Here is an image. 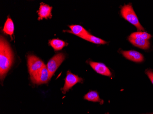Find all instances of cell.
Returning a JSON list of instances; mask_svg holds the SVG:
<instances>
[{"instance_id": "obj_11", "label": "cell", "mask_w": 153, "mask_h": 114, "mask_svg": "<svg viewBox=\"0 0 153 114\" xmlns=\"http://www.w3.org/2000/svg\"><path fill=\"white\" fill-rule=\"evenodd\" d=\"M128 40L134 46L143 49H148L150 46V43L148 40L130 37H129Z\"/></svg>"}, {"instance_id": "obj_14", "label": "cell", "mask_w": 153, "mask_h": 114, "mask_svg": "<svg viewBox=\"0 0 153 114\" xmlns=\"http://www.w3.org/2000/svg\"><path fill=\"white\" fill-rule=\"evenodd\" d=\"M84 99L92 102H101L102 101L100 98L98 93L95 91H91L88 93L84 96Z\"/></svg>"}, {"instance_id": "obj_6", "label": "cell", "mask_w": 153, "mask_h": 114, "mask_svg": "<svg viewBox=\"0 0 153 114\" xmlns=\"http://www.w3.org/2000/svg\"><path fill=\"white\" fill-rule=\"evenodd\" d=\"M83 79L81 78H80L78 75L73 74L70 71H68L65 78L64 87L62 89V93L65 94L66 92L71 89L76 84L78 83H81Z\"/></svg>"}, {"instance_id": "obj_3", "label": "cell", "mask_w": 153, "mask_h": 114, "mask_svg": "<svg viewBox=\"0 0 153 114\" xmlns=\"http://www.w3.org/2000/svg\"><path fill=\"white\" fill-rule=\"evenodd\" d=\"M32 82L37 85L45 84L50 80L49 73L46 65L30 75Z\"/></svg>"}, {"instance_id": "obj_15", "label": "cell", "mask_w": 153, "mask_h": 114, "mask_svg": "<svg viewBox=\"0 0 153 114\" xmlns=\"http://www.w3.org/2000/svg\"><path fill=\"white\" fill-rule=\"evenodd\" d=\"M132 38H140V39L149 40L152 37L151 35L149 33L143 32H137L131 33L129 37Z\"/></svg>"}, {"instance_id": "obj_10", "label": "cell", "mask_w": 153, "mask_h": 114, "mask_svg": "<svg viewBox=\"0 0 153 114\" xmlns=\"http://www.w3.org/2000/svg\"><path fill=\"white\" fill-rule=\"evenodd\" d=\"M71 31H68V32L73 33L74 35H76L79 37L81 38L86 36L87 35H89V33L82 26L78 25H75L69 26Z\"/></svg>"}, {"instance_id": "obj_17", "label": "cell", "mask_w": 153, "mask_h": 114, "mask_svg": "<svg viewBox=\"0 0 153 114\" xmlns=\"http://www.w3.org/2000/svg\"><path fill=\"white\" fill-rule=\"evenodd\" d=\"M145 73L148 76L150 80H151V82L153 84V72L150 69H147L145 71Z\"/></svg>"}, {"instance_id": "obj_8", "label": "cell", "mask_w": 153, "mask_h": 114, "mask_svg": "<svg viewBox=\"0 0 153 114\" xmlns=\"http://www.w3.org/2000/svg\"><path fill=\"white\" fill-rule=\"evenodd\" d=\"M121 53L125 58L132 61L140 63L144 60L143 55L141 53L134 50L122 51Z\"/></svg>"}, {"instance_id": "obj_4", "label": "cell", "mask_w": 153, "mask_h": 114, "mask_svg": "<svg viewBox=\"0 0 153 114\" xmlns=\"http://www.w3.org/2000/svg\"><path fill=\"white\" fill-rule=\"evenodd\" d=\"M65 59L63 53H59L52 57L47 63V67L51 79Z\"/></svg>"}, {"instance_id": "obj_16", "label": "cell", "mask_w": 153, "mask_h": 114, "mask_svg": "<svg viewBox=\"0 0 153 114\" xmlns=\"http://www.w3.org/2000/svg\"><path fill=\"white\" fill-rule=\"evenodd\" d=\"M82 39L94 43L98 44H104L107 43L106 41H104L99 38L93 36L91 34L87 35L85 37L82 38Z\"/></svg>"}, {"instance_id": "obj_1", "label": "cell", "mask_w": 153, "mask_h": 114, "mask_svg": "<svg viewBox=\"0 0 153 114\" xmlns=\"http://www.w3.org/2000/svg\"><path fill=\"white\" fill-rule=\"evenodd\" d=\"M13 55L10 45L4 38L0 39V77L3 80L13 64Z\"/></svg>"}, {"instance_id": "obj_2", "label": "cell", "mask_w": 153, "mask_h": 114, "mask_svg": "<svg viewBox=\"0 0 153 114\" xmlns=\"http://www.w3.org/2000/svg\"><path fill=\"white\" fill-rule=\"evenodd\" d=\"M122 17L131 24L134 25L138 31H144L143 26L141 25L136 14L131 4H128L123 6L121 10Z\"/></svg>"}, {"instance_id": "obj_9", "label": "cell", "mask_w": 153, "mask_h": 114, "mask_svg": "<svg viewBox=\"0 0 153 114\" xmlns=\"http://www.w3.org/2000/svg\"><path fill=\"white\" fill-rule=\"evenodd\" d=\"M52 7L46 4H42L39 7L38 12L39 20H41L43 18L47 19L51 18V10Z\"/></svg>"}, {"instance_id": "obj_12", "label": "cell", "mask_w": 153, "mask_h": 114, "mask_svg": "<svg viewBox=\"0 0 153 114\" xmlns=\"http://www.w3.org/2000/svg\"><path fill=\"white\" fill-rule=\"evenodd\" d=\"M50 45L56 51H58L62 49L67 45L65 42L59 39H53L49 42Z\"/></svg>"}, {"instance_id": "obj_13", "label": "cell", "mask_w": 153, "mask_h": 114, "mask_svg": "<svg viewBox=\"0 0 153 114\" xmlns=\"http://www.w3.org/2000/svg\"><path fill=\"white\" fill-rule=\"evenodd\" d=\"M14 30V26L13 21L10 18H8L4 25V28L3 29V32L6 34L12 36Z\"/></svg>"}, {"instance_id": "obj_7", "label": "cell", "mask_w": 153, "mask_h": 114, "mask_svg": "<svg viewBox=\"0 0 153 114\" xmlns=\"http://www.w3.org/2000/svg\"><path fill=\"white\" fill-rule=\"evenodd\" d=\"M89 65L94 70L100 74L107 76H111L112 75L110 69L104 63L90 61Z\"/></svg>"}, {"instance_id": "obj_5", "label": "cell", "mask_w": 153, "mask_h": 114, "mask_svg": "<svg viewBox=\"0 0 153 114\" xmlns=\"http://www.w3.org/2000/svg\"><path fill=\"white\" fill-rule=\"evenodd\" d=\"M45 65L43 62L37 57L32 55L27 56V66L30 75L36 72Z\"/></svg>"}]
</instances>
